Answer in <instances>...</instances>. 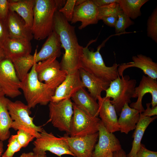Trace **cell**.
Masks as SVG:
<instances>
[{
    "instance_id": "cell-19",
    "label": "cell",
    "mask_w": 157,
    "mask_h": 157,
    "mask_svg": "<svg viewBox=\"0 0 157 157\" xmlns=\"http://www.w3.org/2000/svg\"><path fill=\"white\" fill-rule=\"evenodd\" d=\"M6 21L9 37L30 41L33 38L31 30L26 27L24 20L15 13L9 10Z\"/></svg>"
},
{
    "instance_id": "cell-39",
    "label": "cell",
    "mask_w": 157,
    "mask_h": 157,
    "mask_svg": "<svg viewBox=\"0 0 157 157\" xmlns=\"http://www.w3.org/2000/svg\"><path fill=\"white\" fill-rule=\"evenodd\" d=\"M151 103H147L146 104V109L141 113L144 116L151 117L152 116L156 115H157V106L154 108L150 107Z\"/></svg>"
},
{
    "instance_id": "cell-38",
    "label": "cell",
    "mask_w": 157,
    "mask_h": 157,
    "mask_svg": "<svg viewBox=\"0 0 157 157\" xmlns=\"http://www.w3.org/2000/svg\"><path fill=\"white\" fill-rule=\"evenodd\" d=\"M9 11L8 0H0V18L6 21Z\"/></svg>"
},
{
    "instance_id": "cell-35",
    "label": "cell",
    "mask_w": 157,
    "mask_h": 157,
    "mask_svg": "<svg viewBox=\"0 0 157 157\" xmlns=\"http://www.w3.org/2000/svg\"><path fill=\"white\" fill-rule=\"evenodd\" d=\"M17 135L18 141L22 148L26 147L35 138L29 133L21 129L17 131Z\"/></svg>"
},
{
    "instance_id": "cell-31",
    "label": "cell",
    "mask_w": 157,
    "mask_h": 157,
    "mask_svg": "<svg viewBox=\"0 0 157 157\" xmlns=\"http://www.w3.org/2000/svg\"><path fill=\"white\" fill-rule=\"evenodd\" d=\"M147 35L157 43V8H155L149 17L147 22Z\"/></svg>"
},
{
    "instance_id": "cell-16",
    "label": "cell",
    "mask_w": 157,
    "mask_h": 157,
    "mask_svg": "<svg viewBox=\"0 0 157 157\" xmlns=\"http://www.w3.org/2000/svg\"><path fill=\"white\" fill-rule=\"evenodd\" d=\"M135 93L136 98L135 102L131 104L130 107L134 108L140 113H142L144 109L142 105L143 97L147 93H150L152 97L151 103V107L157 106V81L148 76L143 75L138 85L135 88Z\"/></svg>"
},
{
    "instance_id": "cell-29",
    "label": "cell",
    "mask_w": 157,
    "mask_h": 157,
    "mask_svg": "<svg viewBox=\"0 0 157 157\" xmlns=\"http://www.w3.org/2000/svg\"><path fill=\"white\" fill-rule=\"evenodd\" d=\"M148 0H118L123 12L131 19H135L141 15V8Z\"/></svg>"
},
{
    "instance_id": "cell-40",
    "label": "cell",
    "mask_w": 157,
    "mask_h": 157,
    "mask_svg": "<svg viewBox=\"0 0 157 157\" xmlns=\"http://www.w3.org/2000/svg\"><path fill=\"white\" fill-rule=\"evenodd\" d=\"M117 19L118 17L109 16L103 18L101 20L108 26L115 27Z\"/></svg>"
},
{
    "instance_id": "cell-6",
    "label": "cell",
    "mask_w": 157,
    "mask_h": 157,
    "mask_svg": "<svg viewBox=\"0 0 157 157\" xmlns=\"http://www.w3.org/2000/svg\"><path fill=\"white\" fill-rule=\"evenodd\" d=\"M8 109L13 122L11 128L15 131L22 130L37 138L43 129L37 126L33 122V118L30 116L31 113L27 105L20 101H13L9 99Z\"/></svg>"
},
{
    "instance_id": "cell-20",
    "label": "cell",
    "mask_w": 157,
    "mask_h": 157,
    "mask_svg": "<svg viewBox=\"0 0 157 157\" xmlns=\"http://www.w3.org/2000/svg\"><path fill=\"white\" fill-rule=\"evenodd\" d=\"M61 44L59 36L54 31L48 37L46 41L39 51L37 49L34 53L36 63L49 58L59 57L61 54Z\"/></svg>"
},
{
    "instance_id": "cell-1",
    "label": "cell",
    "mask_w": 157,
    "mask_h": 157,
    "mask_svg": "<svg viewBox=\"0 0 157 157\" xmlns=\"http://www.w3.org/2000/svg\"><path fill=\"white\" fill-rule=\"evenodd\" d=\"M53 31L59 36L61 47L65 50L60 63L61 69L67 74L78 70L81 68L83 47L78 43L75 26L71 25L58 10L54 15Z\"/></svg>"
},
{
    "instance_id": "cell-43",
    "label": "cell",
    "mask_w": 157,
    "mask_h": 157,
    "mask_svg": "<svg viewBox=\"0 0 157 157\" xmlns=\"http://www.w3.org/2000/svg\"><path fill=\"white\" fill-rule=\"evenodd\" d=\"M34 153L33 152L23 153L19 157H34Z\"/></svg>"
},
{
    "instance_id": "cell-46",
    "label": "cell",
    "mask_w": 157,
    "mask_h": 157,
    "mask_svg": "<svg viewBox=\"0 0 157 157\" xmlns=\"http://www.w3.org/2000/svg\"><path fill=\"white\" fill-rule=\"evenodd\" d=\"M86 0H76L75 6L79 5L85 2Z\"/></svg>"
},
{
    "instance_id": "cell-2",
    "label": "cell",
    "mask_w": 157,
    "mask_h": 157,
    "mask_svg": "<svg viewBox=\"0 0 157 157\" xmlns=\"http://www.w3.org/2000/svg\"><path fill=\"white\" fill-rule=\"evenodd\" d=\"M35 64L21 81V85L20 89L30 109L34 108L38 104L45 106L49 104L56 88L65 79L48 83L40 81L37 76Z\"/></svg>"
},
{
    "instance_id": "cell-5",
    "label": "cell",
    "mask_w": 157,
    "mask_h": 157,
    "mask_svg": "<svg viewBox=\"0 0 157 157\" xmlns=\"http://www.w3.org/2000/svg\"><path fill=\"white\" fill-rule=\"evenodd\" d=\"M136 83V80L130 79L128 75L121 77L119 76L110 82L109 87L105 91V97L112 98L111 103L118 115L125 103H130L131 98H136L135 93Z\"/></svg>"
},
{
    "instance_id": "cell-21",
    "label": "cell",
    "mask_w": 157,
    "mask_h": 157,
    "mask_svg": "<svg viewBox=\"0 0 157 157\" xmlns=\"http://www.w3.org/2000/svg\"><path fill=\"white\" fill-rule=\"evenodd\" d=\"M3 48L6 58L10 60L31 54L32 49L30 41L9 37L4 43Z\"/></svg>"
},
{
    "instance_id": "cell-44",
    "label": "cell",
    "mask_w": 157,
    "mask_h": 157,
    "mask_svg": "<svg viewBox=\"0 0 157 157\" xmlns=\"http://www.w3.org/2000/svg\"><path fill=\"white\" fill-rule=\"evenodd\" d=\"M5 58L4 49L3 47H0V62Z\"/></svg>"
},
{
    "instance_id": "cell-32",
    "label": "cell",
    "mask_w": 157,
    "mask_h": 157,
    "mask_svg": "<svg viewBox=\"0 0 157 157\" xmlns=\"http://www.w3.org/2000/svg\"><path fill=\"white\" fill-rule=\"evenodd\" d=\"M134 24V22L122 11L118 16L114 27L115 32L117 34L124 33L126 28Z\"/></svg>"
},
{
    "instance_id": "cell-33",
    "label": "cell",
    "mask_w": 157,
    "mask_h": 157,
    "mask_svg": "<svg viewBox=\"0 0 157 157\" xmlns=\"http://www.w3.org/2000/svg\"><path fill=\"white\" fill-rule=\"evenodd\" d=\"M8 139L7 149L2 157H13L14 154L22 148L18 141L17 134L11 135Z\"/></svg>"
},
{
    "instance_id": "cell-15",
    "label": "cell",
    "mask_w": 157,
    "mask_h": 157,
    "mask_svg": "<svg viewBox=\"0 0 157 157\" xmlns=\"http://www.w3.org/2000/svg\"><path fill=\"white\" fill-rule=\"evenodd\" d=\"M98 15V7L92 0H86L75 6L71 23L81 22L78 28L81 30L89 25L97 24L99 21Z\"/></svg>"
},
{
    "instance_id": "cell-14",
    "label": "cell",
    "mask_w": 157,
    "mask_h": 157,
    "mask_svg": "<svg viewBox=\"0 0 157 157\" xmlns=\"http://www.w3.org/2000/svg\"><path fill=\"white\" fill-rule=\"evenodd\" d=\"M83 88L85 87L78 70L67 74L64 81L56 88L51 101L56 102L64 99H70L78 91Z\"/></svg>"
},
{
    "instance_id": "cell-42",
    "label": "cell",
    "mask_w": 157,
    "mask_h": 157,
    "mask_svg": "<svg viewBox=\"0 0 157 157\" xmlns=\"http://www.w3.org/2000/svg\"><path fill=\"white\" fill-rule=\"evenodd\" d=\"M113 157H127L125 152L122 149L113 153Z\"/></svg>"
},
{
    "instance_id": "cell-23",
    "label": "cell",
    "mask_w": 157,
    "mask_h": 157,
    "mask_svg": "<svg viewBox=\"0 0 157 157\" xmlns=\"http://www.w3.org/2000/svg\"><path fill=\"white\" fill-rule=\"evenodd\" d=\"M81 80L85 88H87L90 95L97 100L102 91H105L110 83L97 77L80 68L78 70Z\"/></svg>"
},
{
    "instance_id": "cell-9",
    "label": "cell",
    "mask_w": 157,
    "mask_h": 157,
    "mask_svg": "<svg viewBox=\"0 0 157 157\" xmlns=\"http://www.w3.org/2000/svg\"><path fill=\"white\" fill-rule=\"evenodd\" d=\"M71 137H83L98 132L101 120L93 117L73 104Z\"/></svg>"
},
{
    "instance_id": "cell-27",
    "label": "cell",
    "mask_w": 157,
    "mask_h": 157,
    "mask_svg": "<svg viewBox=\"0 0 157 157\" xmlns=\"http://www.w3.org/2000/svg\"><path fill=\"white\" fill-rule=\"evenodd\" d=\"M9 100L4 96L0 98V140L3 142L10 136V129L13 121L8 109Z\"/></svg>"
},
{
    "instance_id": "cell-12",
    "label": "cell",
    "mask_w": 157,
    "mask_h": 157,
    "mask_svg": "<svg viewBox=\"0 0 157 157\" xmlns=\"http://www.w3.org/2000/svg\"><path fill=\"white\" fill-rule=\"evenodd\" d=\"M98 140L95 144L92 157H106L110 152L122 149L118 139L113 133L108 132L100 121L98 131Z\"/></svg>"
},
{
    "instance_id": "cell-47",
    "label": "cell",
    "mask_w": 157,
    "mask_h": 157,
    "mask_svg": "<svg viewBox=\"0 0 157 157\" xmlns=\"http://www.w3.org/2000/svg\"><path fill=\"white\" fill-rule=\"evenodd\" d=\"M5 94L2 89L0 86V98L4 96Z\"/></svg>"
},
{
    "instance_id": "cell-34",
    "label": "cell",
    "mask_w": 157,
    "mask_h": 157,
    "mask_svg": "<svg viewBox=\"0 0 157 157\" xmlns=\"http://www.w3.org/2000/svg\"><path fill=\"white\" fill-rule=\"evenodd\" d=\"M76 0H67L64 6L58 10L68 22L72 19Z\"/></svg>"
},
{
    "instance_id": "cell-22",
    "label": "cell",
    "mask_w": 157,
    "mask_h": 157,
    "mask_svg": "<svg viewBox=\"0 0 157 157\" xmlns=\"http://www.w3.org/2000/svg\"><path fill=\"white\" fill-rule=\"evenodd\" d=\"M9 10L16 13L24 20L26 27L31 30L35 0H8Z\"/></svg>"
},
{
    "instance_id": "cell-8",
    "label": "cell",
    "mask_w": 157,
    "mask_h": 157,
    "mask_svg": "<svg viewBox=\"0 0 157 157\" xmlns=\"http://www.w3.org/2000/svg\"><path fill=\"white\" fill-rule=\"evenodd\" d=\"M73 103L70 99L49 104V120L53 126L70 135L73 113Z\"/></svg>"
},
{
    "instance_id": "cell-25",
    "label": "cell",
    "mask_w": 157,
    "mask_h": 157,
    "mask_svg": "<svg viewBox=\"0 0 157 157\" xmlns=\"http://www.w3.org/2000/svg\"><path fill=\"white\" fill-rule=\"evenodd\" d=\"M118 119L120 132L128 134L135 129L139 121L140 113L136 109L131 108L128 104L125 103L123 106Z\"/></svg>"
},
{
    "instance_id": "cell-37",
    "label": "cell",
    "mask_w": 157,
    "mask_h": 157,
    "mask_svg": "<svg viewBox=\"0 0 157 157\" xmlns=\"http://www.w3.org/2000/svg\"><path fill=\"white\" fill-rule=\"evenodd\" d=\"M135 157H157V152L148 149L141 143Z\"/></svg>"
},
{
    "instance_id": "cell-11",
    "label": "cell",
    "mask_w": 157,
    "mask_h": 157,
    "mask_svg": "<svg viewBox=\"0 0 157 157\" xmlns=\"http://www.w3.org/2000/svg\"><path fill=\"white\" fill-rule=\"evenodd\" d=\"M57 58L53 57L35 63V70L40 81L48 83L65 79L67 73L61 69Z\"/></svg>"
},
{
    "instance_id": "cell-30",
    "label": "cell",
    "mask_w": 157,
    "mask_h": 157,
    "mask_svg": "<svg viewBox=\"0 0 157 157\" xmlns=\"http://www.w3.org/2000/svg\"><path fill=\"white\" fill-rule=\"evenodd\" d=\"M98 10L99 20H101L103 18L109 16L118 17L119 13L122 11L118 2L113 3L98 7Z\"/></svg>"
},
{
    "instance_id": "cell-10",
    "label": "cell",
    "mask_w": 157,
    "mask_h": 157,
    "mask_svg": "<svg viewBox=\"0 0 157 157\" xmlns=\"http://www.w3.org/2000/svg\"><path fill=\"white\" fill-rule=\"evenodd\" d=\"M21 81L11 60L5 58L0 62V86L5 95L13 98L22 94Z\"/></svg>"
},
{
    "instance_id": "cell-36",
    "label": "cell",
    "mask_w": 157,
    "mask_h": 157,
    "mask_svg": "<svg viewBox=\"0 0 157 157\" xmlns=\"http://www.w3.org/2000/svg\"><path fill=\"white\" fill-rule=\"evenodd\" d=\"M9 37L6 21L0 18V47L3 48L4 43Z\"/></svg>"
},
{
    "instance_id": "cell-41",
    "label": "cell",
    "mask_w": 157,
    "mask_h": 157,
    "mask_svg": "<svg viewBox=\"0 0 157 157\" xmlns=\"http://www.w3.org/2000/svg\"><path fill=\"white\" fill-rule=\"evenodd\" d=\"M98 8L108 5L111 3L118 2V0H92Z\"/></svg>"
},
{
    "instance_id": "cell-18",
    "label": "cell",
    "mask_w": 157,
    "mask_h": 157,
    "mask_svg": "<svg viewBox=\"0 0 157 157\" xmlns=\"http://www.w3.org/2000/svg\"><path fill=\"white\" fill-rule=\"evenodd\" d=\"M132 62L119 65L118 68L119 76H123L126 69L135 67L141 69L149 77L156 80L157 79V63L150 57L142 54H138L132 57Z\"/></svg>"
},
{
    "instance_id": "cell-28",
    "label": "cell",
    "mask_w": 157,
    "mask_h": 157,
    "mask_svg": "<svg viewBox=\"0 0 157 157\" xmlns=\"http://www.w3.org/2000/svg\"><path fill=\"white\" fill-rule=\"evenodd\" d=\"M17 75L21 81L26 77L31 69L35 63V55L28 54L11 60Z\"/></svg>"
},
{
    "instance_id": "cell-4",
    "label": "cell",
    "mask_w": 157,
    "mask_h": 157,
    "mask_svg": "<svg viewBox=\"0 0 157 157\" xmlns=\"http://www.w3.org/2000/svg\"><path fill=\"white\" fill-rule=\"evenodd\" d=\"M97 39L90 40L83 47L81 58V68L94 76L109 83L117 78L119 75L118 68L120 64L115 63L110 67L106 66L100 51L105 42L99 45L97 50H90L88 47Z\"/></svg>"
},
{
    "instance_id": "cell-48",
    "label": "cell",
    "mask_w": 157,
    "mask_h": 157,
    "mask_svg": "<svg viewBox=\"0 0 157 157\" xmlns=\"http://www.w3.org/2000/svg\"><path fill=\"white\" fill-rule=\"evenodd\" d=\"M34 157H47V156L46 154L37 155L34 153Z\"/></svg>"
},
{
    "instance_id": "cell-3",
    "label": "cell",
    "mask_w": 157,
    "mask_h": 157,
    "mask_svg": "<svg viewBox=\"0 0 157 157\" xmlns=\"http://www.w3.org/2000/svg\"><path fill=\"white\" fill-rule=\"evenodd\" d=\"M66 2L64 0H35L31 28L33 38L43 40L53 32L55 14Z\"/></svg>"
},
{
    "instance_id": "cell-13",
    "label": "cell",
    "mask_w": 157,
    "mask_h": 157,
    "mask_svg": "<svg viewBox=\"0 0 157 157\" xmlns=\"http://www.w3.org/2000/svg\"><path fill=\"white\" fill-rule=\"evenodd\" d=\"M98 135V132L83 137H71L66 134L63 137L75 157H92Z\"/></svg>"
},
{
    "instance_id": "cell-26",
    "label": "cell",
    "mask_w": 157,
    "mask_h": 157,
    "mask_svg": "<svg viewBox=\"0 0 157 157\" xmlns=\"http://www.w3.org/2000/svg\"><path fill=\"white\" fill-rule=\"evenodd\" d=\"M157 118V116L148 117L140 114V119L137 123L132 137L133 140L131 149L127 157H135L141 144V141L144 132L149 125Z\"/></svg>"
},
{
    "instance_id": "cell-24",
    "label": "cell",
    "mask_w": 157,
    "mask_h": 157,
    "mask_svg": "<svg viewBox=\"0 0 157 157\" xmlns=\"http://www.w3.org/2000/svg\"><path fill=\"white\" fill-rule=\"evenodd\" d=\"M75 106L93 117L99 115V106L97 100L93 98L83 88L78 91L72 97Z\"/></svg>"
},
{
    "instance_id": "cell-7",
    "label": "cell",
    "mask_w": 157,
    "mask_h": 157,
    "mask_svg": "<svg viewBox=\"0 0 157 157\" xmlns=\"http://www.w3.org/2000/svg\"><path fill=\"white\" fill-rule=\"evenodd\" d=\"M33 144V152L36 154H46V152L49 151L60 157L65 154L75 157L70 151L67 141L63 136L56 137L52 133H48L43 129L40 133V137L36 138Z\"/></svg>"
},
{
    "instance_id": "cell-17",
    "label": "cell",
    "mask_w": 157,
    "mask_h": 157,
    "mask_svg": "<svg viewBox=\"0 0 157 157\" xmlns=\"http://www.w3.org/2000/svg\"><path fill=\"white\" fill-rule=\"evenodd\" d=\"M110 98L101 96L97 98L99 106V115L101 120L107 130L113 133L120 131L117 113Z\"/></svg>"
},
{
    "instance_id": "cell-45",
    "label": "cell",
    "mask_w": 157,
    "mask_h": 157,
    "mask_svg": "<svg viewBox=\"0 0 157 157\" xmlns=\"http://www.w3.org/2000/svg\"><path fill=\"white\" fill-rule=\"evenodd\" d=\"M3 150V142L0 140V157L2 156Z\"/></svg>"
},
{
    "instance_id": "cell-49",
    "label": "cell",
    "mask_w": 157,
    "mask_h": 157,
    "mask_svg": "<svg viewBox=\"0 0 157 157\" xmlns=\"http://www.w3.org/2000/svg\"><path fill=\"white\" fill-rule=\"evenodd\" d=\"M106 157H113V153L110 152Z\"/></svg>"
}]
</instances>
